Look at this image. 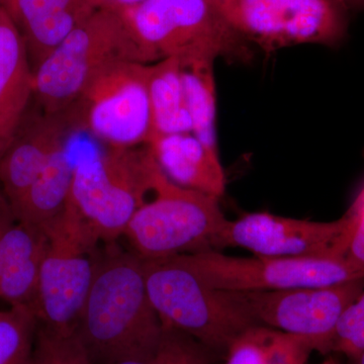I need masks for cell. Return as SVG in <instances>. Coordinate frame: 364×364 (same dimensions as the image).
Masks as SVG:
<instances>
[{"label":"cell","mask_w":364,"mask_h":364,"mask_svg":"<svg viewBox=\"0 0 364 364\" xmlns=\"http://www.w3.org/2000/svg\"><path fill=\"white\" fill-rule=\"evenodd\" d=\"M75 333L93 364L159 351L163 326L142 257L111 250L100 259Z\"/></svg>","instance_id":"1"},{"label":"cell","mask_w":364,"mask_h":364,"mask_svg":"<svg viewBox=\"0 0 364 364\" xmlns=\"http://www.w3.org/2000/svg\"><path fill=\"white\" fill-rule=\"evenodd\" d=\"M149 63L123 62L93 79L78 100V122L111 148L147 146L154 136Z\"/></svg>","instance_id":"9"},{"label":"cell","mask_w":364,"mask_h":364,"mask_svg":"<svg viewBox=\"0 0 364 364\" xmlns=\"http://www.w3.org/2000/svg\"><path fill=\"white\" fill-rule=\"evenodd\" d=\"M181 67L193 134L208 148L218 151L214 61L181 62Z\"/></svg>","instance_id":"20"},{"label":"cell","mask_w":364,"mask_h":364,"mask_svg":"<svg viewBox=\"0 0 364 364\" xmlns=\"http://www.w3.org/2000/svg\"><path fill=\"white\" fill-rule=\"evenodd\" d=\"M123 62L148 63L121 11L100 7L36 67L33 97L47 114L67 111L93 79Z\"/></svg>","instance_id":"2"},{"label":"cell","mask_w":364,"mask_h":364,"mask_svg":"<svg viewBox=\"0 0 364 364\" xmlns=\"http://www.w3.org/2000/svg\"><path fill=\"white\" fill-rule=\"evenodd\" d=\"M145 273L163 327L188 335L210 352L226 354L235 340L258 325L229 291L208 286L173 258L145 260Z\"/></svg>","instance_id":"5"},{"label":"cell","mask_w":364,"mask_h":364,"mask_svg":"<svg viewBox=\"0 0 364 364\" xmlns=\"http://www.w3.org/2000/svg\"><path fill=\"white\" fill-rule=\"evenodd\" d=\"M142 1L143 0H105V6L116 7V9H124Z\"/></svg>","instance_id":"30"},{"label":"cell","mask_w":364,"mask_h":364,"mask_svg":"<svg viewBox=\"0 0 364 364\" xmlns=\"http://www.w3.org/2000/svg\"><path fill=\"white\" fill-rule=\"evenodd\" d=\"M37 329L38 318L31 306L0 311V364H26Z\"/></svg>","instance_id":"21"},{"label":"cell","mask_w":364,"mask_h":364,"mask_svg":"<svg viewBox=\"0 0 364 364\" xmlns=\"http://www.w3.org/2000/svg\"><path fill=\"white\" fill-rule=\"evenodd\" d=\"M157 162L145 148H111L74 164L70 200L100 241L123 236L152 191Z\"/></svg>","instance_id":"6"},{"label":"cell","mask_w":364,"mask_h":364,"mask_svg":"<svg viewBox=\"0 0 364 364\" xmlns=\"http://www.w3.org/2000/svg\"><path fill=\"white\" fill-rule=\"evenodd\" d=\"M228 221L219 198L182 188L157 165L150 196L124 235L143 259H163L221 250Z\"/></svg>","instance_id":"4"},{"label":"cell","mask_w":364,"mask_h":364,"mask_svg":"<svg viewBox=\"0 0 364 364\" xmlns=\"http://www.w3.org/2000/svg\"><path fill=\"white\" fill-rule=\"evenodd\" d=\"M352 228L353 221L348 212L332 222L252 213L236 221H228L221 248L240 247L254 255L270 257L343 258Z\"/></svg>","instance_id":"12"},{"label":"cell","mask_w":364,"mask_h":364,"mask_svg":"<svg viewBox=\"0 0 364 364\" xmlns=\"http://www.w3.org/2000/svg\"><path fill=\"white\" fill-rule=\"evenodd\" d=\"M171 258L208 286L226 291L326 287L364 279V270L354 267L346 257H237L208 250Z\"/></svg>","instance_id":"8"},{"label":"cell","mask_w":364,"mask_h":364,"mask_svg":"<svg viewBox=\"0 0 364 364\" xmlns=\"http://www.w3.org/2000/svg\"><path fill=\"white\" fill-rule=\"evenodd\" d=\"M208 1L210 2L213 6L215 7L220 13H221L223 7H224L227 0H208Z\"/></svg>","instance_id":"31"},{"label":"cell","mask_w":364,"mask_h":364,"mask_svg":"<svg viewBox=\"0 0 364 364\" xmlns=\"http://www.w3.org/2000/svg\"><path fill=\"white\" fill-rule=\"evenodd\" d=\"M26 364H93L76 333L58 334L38 324Z\"/></svg>","instance_id":"22"},{"label":"cell","mask_w":364,"mask_h":364,"mask_svg":"<svg viewBox=\"0 0 364 364\" xmlns=\"http://www.w3.org/2000/svg\"><path fill=\"white\" fill-rule=\"evenodd\" d=\"M85 4L105 6V0H0L20 30L33 21Z\"/></svg>","instance_id":"25"},{"label":"cell","mask_w":364,"mask_h":364,"mask_svg":"<svg viewBox=\"0 0 364 364\" xmlns=\"http://www.w3.org/2000/svg\"><path fill=\"white\" fill-rule=\"evenodd\" d=\"M65 145L63 142L54 151L40 176L13 207L21 222L44 233L70 200L74 164Z\"/></svg>","instance_id":"17"},{"label":"cell","mask_w":364,"mask_h":364,"mask_svg":"<svg viewBox=\"0 0 364 364\" xmlns=\"http://www.w3.org/2000/svg\"><path fill=\"white\" fill-rule=\"evenodd\" d=\"M321 364H338V363H335V361H333V360H328V361H325V363H323Z\"/></svg>","instance_id":"33"},{"label":"cell","mask_w":364,"mask_h":364,"mask_svg":"<svg viewBox=\"0 0 364 364\" xmlns=\"http://www.w3.org/2000/svg\"><path fill=\"white\" fill-rule=\"evenodd\" d=\"M119 9L148 63L250 58L246 40L208 0H143Z\"/></svg>","instance_id":"3"},{"label":"cell","mask_w":364,"mask_h":364,"mask_svg":"<svg viewBox=\"0 0 364 364\" xmlns=\"http://www.w3.org/2000/svg\"><path fill=\"white\" fill-rule=\"evenodd\" d=\"M353 228L346 258L354 267L364 270V188L348 210Z\"/></svg>","instance_id":"26"},{"label":"cell","mask_w":364,"mask_h":364,"mask_svg":"<svg viewBox=\"0 0 364 364\" xmlns=\"http://www.w3.org/2000/svg\"><path fill=\"white\" fill-rule=\"evenodd\" d=\"M25 114L0 158V188L14 207L45 168L54 151L65 142L77 121L75 107L57 114Z\"/></svg>","instance_id":"13"},{"label":"cell","mask_w":364,"mask_h":364,"mask_svg":"<svg viewBox=\"0 0 364 364\" xmlns=\"http://www.w3.org/2000/svg\"><path fill=\"white\" fill-rule=\"evenodd\" d=\"M33 77L20 28L0 4V122L18 128L33 97Z\"/></svg>","instance_id":"16"},{"label":"cell","mask_w":364,"mask_h":364,"mask_svg":"<svg viewBox=\"0 0 364 364\" xmlns=\"http://www.w3.org/2000/svg\"><path fill=\"white\" fill-rule=\"evenodd\" d=\"M147 146L160 168L178 186L219 200L224 195L227 181L219 151L193 133L155 135Z\"/></svg>","instance_id":"15"},{"label":"cell","mask_w":364,"mask_h":364,"mask_svg":"<svg viewBox=\"0 0 364 364\" xmlns=\"http://www.w3.org/2000/svg\"><path fill=\"white\" fill-rule=\"evenodd\" d=\"M364 289V279L326 287L229 291L258 325L306 340L314 350L332 351L340 318Z\"/></svg>","instance_id":"10"},{"label":"cell","mask_w":364,"mask_h":364,"mask_svg":"<svg viewBox=\"0 0 364 364\" xmlns=\"http://www.w3.org/2000/svg\"><path fill=\"white\" fill-rule=\"evenodd\" d=\"M332 0H227L221 14L242 37L273 52L301 44H334L344 33Z\"/></svg>","instance_id":"11"},{"label":"cell","mask_w":364,"mask_h":364,"mask_svg":"<svg viewBox=\"0 0 364 364\" xmlns=\"http://www.w3.org/2000/svg\"><path fill=\"white\" fill-rule=\"evenodd\" d=\"M354 360L356 361V364H364V350Z\"/></svg>","instance_id":"32"},{"label":"cell","mask_w":364,"mask_h":364,"mask_svg":"<svg viewBox=\"0 0 364 364\" xmlns=\"http://www.w3.org/2000/svg\"><path fill=\"white\" fill-rule=\"evenodd\" d=\"M148 70L154 136L193 133L179 60H159Z\"/></svg>","instance_id":"18"},{"label":"cell","mask_w":364,"mask_h":364,"mask_svg":"<svg viewBox=\"0 0 364 364\" xmlns=\"http://www.w3.org/2000/svg\"><path fill=\"white\" fill-rule=\"evenodd\" d=\"M312 351L305 339L255 325L232 343L225 364H306Z\"/></svg>","instance_id":"19"},{"label":"cell","mask_w":364,"mask_h":364,"mask_svg":"<svg viewBox=\"0 0 364 364\" xmlns=\"http://www.w3.org/2000/svg\"><path fill=\"white\" fill-rule=\"evenodd\" d=\"M210 353L188 335L163 327L160 364H210Z\"/></svg>","instance_id":"24"},{"label":"cell","mask_w":364,"mask_h":364,"mask_svg":"<svg viewBox=\"0 0 364 364\" xmlns=\"http://www.w3.org/2000/svg\"><path fill=\"white\" fill-rule=\"evenodd\" d=\"M341 9H364V0H332Z\"/></svg>","instance_id":"29"},{"label":"cell","mask_w":364,"mask_h":364,"mask_svg":"<svg viewBox=\"0 0 364 364\" xmlns=\"http://www.w3.org/2000/svg\"><path fill=\"white\" fill-rule=\"evenodd\" d=\"M364 350V289L340 318L332 351L355 359Z\"/></svg>","instance_id":"23"},{"label":"cell","mask_w":364,"mask_h":364,"mask_svg":"<svg viewBox=\"0 0 364 364\" xmlns=\"http://www.w3.org/2000/svg\"><path fill=\"white\" fill-rule=\"evenodd\" d=\"M47 247L40 268L33 312L38 324L58 334L75 333L100 259L98 238L69 200L45 231Z\"/></svg>","instance_id":"7"},{"label":"cell","mask_w":364,"mask_h":364,"mask_svg":"<svg viewBox=\"0 0 364 364\" xmlns=\"http://www.w3.org/2000/svg\"><path fill=\"white\" fill-rule=\"evenodd\" d=\"M16 130L18 129L11 128V127L0 122V158L6 152L7 147L14 139Z\"/></svg>","instance_id":"28"},{"label":"cell","mask_w":364,"mask_h":364,"mask_svg":"<svg viewBox=\"0 0 364 364\" xmlns=\"http://www.w3.org/2000/svg\"><path fill=\"white\" fill-rule=\"evenodd\" d=\"M109 364H160L159 351L157 353L150 354V355L119 359V360L112 361Z\"/></svg>","instance_id":"27"},{"label":"cell","mask_w":364,"mask_h":364,"mask_svg":"<svg viewBox=\"0 0 364 364\" xmlns=\"http://www.w3.org/2000/svg\"><path fill=\"white\" fill-rule=\"evenodd\" d=\"M46 247L44 232L21 222L0 188V299L33 308Z\"/></svg>","instance_id":"14"}]
</instances>
